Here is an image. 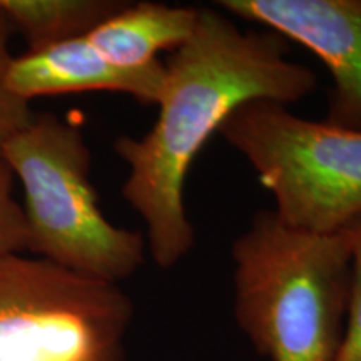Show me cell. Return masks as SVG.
Segmentation results:
<instances>
[{
    "label": "cell",
    "instance_id": "cell-1",
    "mask_svg": "<svg viewBox=\"0 0 361 361\" xmlns=\"http://www.w3.org/2000/svg\"><path fill=\"white\" fill-rule=\"evenodd\" d=\"M273 30H243L218 7H200L194 34L164 61L157 117L141 137L121 135L128 164L123 197L146 224V245L161 269L174 268L196 245L184 184L194 159L245 104L298 102L318 85L314 72L288 57Z\"/></svg>",
    "mask_w": 361,
    "mask_h": 361
},
{
    "label": "cell",
    "instance_id": "cell-2",
    "mask_svg": "<svg viewBox=\"0 0 361 361\" xmlns=\"http://www.w3.org/2000/svg\"><path fill=\"white\" fill-rule=\"evenodd\" d=\"M231 256L234 318L255 350L269 361H333L351 281L345 229L303 231L263 209Z\"/></svg>",
    "mask_w": 361,
    "mask_h": 361
},
{
    "label": "cell",
    "instance_id": "cell-3",
    "mask_svg": "<svg viewBox=\"0 0 361 361\" xmlns=\"http://www.w3.org/2000/svg\"><path fill=\"white\" fill-rule=\"evenodd\" d=\"M2 159L24 189L25 251L117 284L141 269L146 238L104 216L90 180L92 152L79 124L52 112L34 114L6 144Z\"/></svg>",
    "mask_w": 361,
    "mask_h": 361
},
{
    "label": "cell",
    "instance_id": "cell-4",
    "mask_svg": "<svg viewBox=\"0 0 361 361\" xmlns=\"http://www.w3.org/2000/svg\"><path fill=\"white\" fill-rule=\"evenodd\" d=\"M219 135L273 194V211L286 224L333 234L361 216V130L255 101L234 111Z\"/></svg>",
    "mask_w": 361,
    "mask_h": 361
},
{
    "label": "cell",
    "instance_id": "cell-5",
    "mask_svg": "<svg viewBox=\"0 0 361 361\" xmlns=\"http://www.w3.org/2000/svg\"><path fill=\"white\" fill-rule=\"evenodd\" d=\"M133 316L117 283L35 256L0 259V361H124Z\"/></svg>",
    "mask_w": 361,
    "mask_h": 361
},
{
    "label": "cell",
    "instance_id": "cell-6",
    "mask_svg": "<svg viewBox=\"0 0 361 361\" xmlns=\"http://www.w3.org/2000/svg\"><path fill=\"white\" fill-rule=\"evenodd\" d=\"M216 7L313 52L331 75L324 123L361 130V0H219Z\"/></svg>",
    "mask_w": 361,
    "mask_h": 361
},
{
    "label": "cell",
    "instance_id": "cell-7",
    "mask_svg": "<svg viewBox=\"0 0 361 361\" xmlns=\"http://www.w3.org/2000/svg\"><path fill=\"white\" fill-rule=\"evenodd\" d=\"M164 82V62L146 69H123L107 62L87 37L61 42L13 57L8 89L30 102L39 96L78 92H117L156 106Z\"/></svg>",
    "mask_w": 361,
    "mask_h": 361
},
{
    "label": "cell",
    "instance_id": "cell-8",
    "mask_svg": "<svg viewBox=\"0 0 361 361\" xmlns=\"http://www.w3.org/2000/svg\"><path fill=\"white\" fill-rule=\"evenodd\" d=\"M200 7L162 2H126L85 37L107 62L123 69H146L159 52L178 51L191 39Z\"/></svg>",
    "mask_w": 361,
    "mask_h": 361
},
{
    "label": "cell",
    "instance_id": "cell-9",
    "mask_svg": "<svg viewBox=\"0 0 361 361\" xmlns=\"http://www.w3.org/2000/svg\"><path fill=\"white\" fill-rule=\"evenodd\" d=\"M124 6L121 0H0L27 52L85 37Z\"/></svg>",
    "mask_w": 361,
    "mask_h": 361
},
{
    "label": "cell",
    "instance_id": "cell-10",
    "mask_svg": "<svg viewBox=\"0 0 361 361\" xmlns=\"http://www.w3.org/2000/svg\"><path fill=\"white\" fill-rule=\"evenodd\" d=\"M13 32L16 30L7 13L0 7V157H2L6 144L34 119L30 102L17 97L7 84L8 69L13 61L11 49H8Z\"/></svg>",
    "mask_w": 361,
    "mask_h": 361
},
{
    "label": "cell",
    "instance_id": "cell-11",
    "mask_svg": "<svg viewBox=\"0 0 361 361\" xmlns=\"http://www.w3.org/2000/svg\"><path fill=\"white\" fill-rule=\"evenodd\" d=\"M345 233L351 251V281L345 326L333 361H361V216Z\"/></svg>",
    "mask_w": 361,
    "mask_h": 361
},
{
    "label": "cell",
    "instance_id": "cell-12",
    "mask_svg": "<svg viewBox=\"0 0 361 361\" xmlns=\"http://www.w3.org/2000/svg\"><path fill=\"white\" fill-rule=\"evenodd\" d=\"M13 173L0 157V259L25 251L27 229L22 206L13 200Z\"/></svg>",
    "mask_w": 361,
    "mask_h": 361
}]
</instances>
